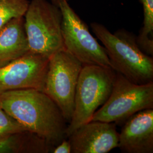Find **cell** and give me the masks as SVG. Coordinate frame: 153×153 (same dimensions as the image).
<instances>
[{
  "label": "cell",
  "mask_w": 153,
  "mask_h": 153,
  "mask_svg": "<svg viewBox=\"0 0 153 153\" xmlns=\"http://www.w3.org/2000/svg\"><path fill=\"white\" fill-rule=\"evenodd\" d=\"M148 109H153V82L137 84L116 72L109 98L91 120L124 124L133 115Z\"/></svg>",
  "instance_id": "obj_5"
},
{
  "label": "cell",
  "mask_w": 153,
  "mask_h": 153,
  "mask_svg": "<svg viewBox=\"0 0 153 153\" xmlns=\"http://www.w3.org/2000/svg\"><path fill=\"white\" fill-rule=\"evenodd\" d=\"M27 131L23 126L0 107V140Z\"/></svg>",
  "instance_id": "obj_14"
},
{
  "label": "cell",
  "mask_w": 153,
  "mask_h": 153,
  "mask_svg": "<svg viewBox=\"0 0 153 153\" xmlns=\"http://www.w3.org/2000/svg\"><path fill=\"white\" fill-rule=\"evenodd\" d=\"M0 107L27 131L54 147L67 138L68 123L57 104L42 91L28 88L0 93Z\"/></svg>",
  "instance_id": "obj_1"
},
{
  "label": "cell",
  "mask_w": 153,
  "mask_h": 153,
  "mask_svg": "<svg viewBox=\"0 0 153 153\" xmlns=\"http://www.w3.org/2000/svg\"><path fill=\"white\" fill-rule=\"evenodd\" d=\"M143 9V25L136 38L138 47L146 54L153 55V0H141Z\"/></svg>",
  "instance_id": "obj_12"
},
{
  "label": "cell",
  "mask_w": 153,
  "mask_h": 153,
  "mask_svg": "<svg viewBox=\"0 0 153 153\" xmlns=\"http://www.w3.org/2000/svg\"><path fill=\"white\" fill-rule=\"evenodd\" d=\"M71 145L68 138H64L62 141L56 146L52 153H71Z\"/></svg>",
  "instance_id": "obj_15"
},
{
  "label": "cell",
  "mask_w": 153,
  "mask_h": 153,
  "mask_svg": "<svg viewBox=\"0 0 153 153\" xmlns=\"http://www.w3.org/2000/svg\"><path fill=\"white\" fill-rule=\"evenodd\" d=\"M83 65L66 49H61L49 58L43 92L52 99L68 123L74 108L76 85Z\"/></svg>",
  "instance_id": "obj_6"
},
{
  "label": "cell",
  "mask_w": 153,
  "mask_h": 153,
  "mask_svg": "<svg viewBox=\"0 0 153 153\" xmlns=\"http://www.w3.org/2000/svg\"><path fill=\"white\" fill-rule=\"evenodd\" d=\"M29 3L28 0H0V28L12 18L24 16Z\"/></svg>",
  "instance_id": "obj_13"
},
{
  "label": "cell",
  "mask_w": 153,
  "mask_h": 153,
  "mask_svg": "<svg viewBox=\"0 0 153 153\" xmlns=\"http://www.w3.org/2000/svg\"><path fill=\"white\" fill-rule=\"evenodd\" d=\"M67 138L71 153H107L119 145V133L114 123L90 121Z\"/></svg>",
  "instance_id": "obj_9"
},
{
  "label": "cell",
  "mask_w": 153,
  "mask_h": 153,
  "mask_svg": "<svg viewBox=\"0 0 153 153\" xmlns=\"http://www.w3.org/2000/svg\"><path fill=\"white\" fill-rule=\"evenodd\" d=\"M118 148L123 153H153V109L141 111L126 121L119 133Z\"/></svg>",
  "instance_id": "obj_10"
},
{
  "label": "cell",
  "mask_w": 153,
  "mask_h": 153,
  "mask_svg": "<svg viewBox=\"0 0 153 153\" xmlns=\"http://www.w3.org/2000/svg\"><path fill=\"white\" fill-rule=\"evenodd\" d=\"M49 58L29 51L0 66V93L33 88L43 91Z\"/></svg>",
  "instance_id": "obj_8"
},
{
  "label": "cell",
  "mask_w": 153,
  "mask_h": 153,
  "mask_svg": "<svg viewBox=\"0 0 153 153\" xmlns=\"http://www.w3.org/2000/svg\"><path fill=\"white\" fill-rule=\"evenodd\" d=\"M29 51L24 16L12 18L0 28V66Z\"/></svg>",
  "instance_id": "obj_11"
},
{
  "label": "cell",
  "mask_w": 153,
  "mask_h": 153,
  "mask_svg": "<svg viewBox=\"0 0 153 153\" xmlns=\"http://www.w3.org/2000/svg\"><path fill=\"white\" fill-rule=\"evenodd\" d=\"M62 15V35L64 48L81 61L83 66H110L104 47L99 43L86 24L69 5L67 0H52Z\"/></svg>",
  "instance_id": "obj_7"
},
{
  "label": "cell",
  "mask_w": 153,
  "mask_h": 153,
  "mask_svg": "<svg viewBox=\"0 0 153 153\" xmlns=\"http://www.w3.org/2000/svg\"><path fill=\"white\" fill-rule=\"evenodd\" d=\"M24 18L30 51L49 58L65 48L58 6L47 0H31Z\"/></svg>",
  "instance_id": "obj_4"
},
{
  "label": "cell",
  "mask_w": 153,
  "mask_h": 153,
  "mask_svg": "<svg viewBox=\"0 0 153 153\" xmlns=\"http://www.w3.org/2000/svg\"><path fill=\"white\" fill-rule=\"evenodd\" d=\"M93 33L102 43L111 67L137 84L153 82V59L138 47L136 38L124 30L112 33L103 25L91 23Z\"/></svg>",
  "instance_id": "obj_2"
},
{
  "label": "cell",
  "mask_w": 153,
  "mask_h": 153,
  "mask_svg": "<svg viewBox=\"0 0 153 153\" xmlns=\"http://www.w3.org/2000/svg\"><path fill=\"white\" fill-rule=\"evenodd\" d=\"M116 75L110 66H83L76 85L73 114L66 130V137L91 121L95 112L109 98Z\"/></svg>",
  "instance_id": "obj_3"
}]
</instances>
